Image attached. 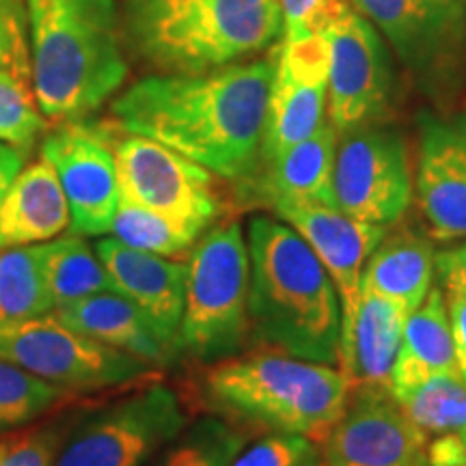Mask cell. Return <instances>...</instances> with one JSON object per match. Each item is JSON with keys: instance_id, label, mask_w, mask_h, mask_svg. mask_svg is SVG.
I'll list each match as a JSON object with an SVG mask.
<instances>
[{"instance_id": "1", "label": "cell", "mask_w": 466, "mask_h": 466, "mask_svg": "<svg viewBox=\"0 0 466 466\" xmlns=\"http://www.w3.org/2000/svg\"><path fill=\"white\" fill-rule=\"evenodd\" d=\"M275 69L277 50L212 72L143 76L110 104V124L244 186L259 168Z\"/></svg>"}, {"instance_id": "2", "label": "cell", "mask_w": 466, "mask_h": 466, "mask_svg": "<svg viewBox=\"0 0 466 466\" xmlns=\"http://www.w3.org/2000/svg\"><path fill=\"white\" fill-rule=\"evenodd\" d=\"M247 244L250 337L289 357L339 367V294L305 238L281 218L253 217Z\"/></svg>"}, {"instance_id": "3", "label": "cell", "mask_w": 466, "mask_h": 466, "mask_svg": "<svg viewBox=\"0 0 466 466\" xmlns=\"http://www.w3.org/2000/svg\"><path fill=\"white\" fill-rule=\"evenodd\" d=\"M33 89L52 124L85 121L126 83L116 0H26Z\"/></svg>"}, {"instance_id": "4", "label": "cell", "mask_w": 466, "mask_h": 466, "mask_svg": "<svg viewBox=\"0 0 466 466\" xmlns=\"http://www.w3.org/2000/svg\"><path fill=\"white\" fill-rule=\"evenodd\" d=\"M127 56L151 74H201L272 48L279 0H121Z\"/></svg>"}, {"instance_id": "5", "label": "cell", "mask_w": 466, "mask_h": 466, "mask_svg": "<svg viewBox=\"0 0 466 466\" xmlns=\"http://www.w3.org/2000/svg\"><path fill=\"white\" fill-rule=\"evenodd\" d=\"M354 387L339 367L279 352L217 360L203 378L214 410L270 434L322 442L346 412Z\"/></svg>"}, {"instance_id": "6", "label": "cell", "mask_w": 466, "mask_h": 466, "mask_svg": "<svg viewBox=\"0 0 466 466\" xmlns=\"http://www.w3.org/2000/svg\"><path fill=\"white\" fill-rule=\"evenodd\" d=\"M250 259L238 220L203 231L186 261L179 352L201 363L236 357L250 337Z\"/></svg>"}, {"instance_id": "7", "label": "cell", "mask_w": 466, "mask_h": 466, "mask_svg": "<svg viewBox=\"0 0 466 466\" xmlns=\"http://www.w3.org/2000/svg\"><path fill=\"white\" fill-rule=\"evenodd\" d=\"M0 359L74 395L154 376V367L86 337L55 313L0 322Z\"/></svg>"}, {"instance_id": "8", "label": "cell", "mask_w": 466, "mask_h": 466, "mask_svg": "<svg viewBox=\"0 0 466 466\" xmlns=\"http://www.w3.org/2000/svg\"><path fill=\"white\" fill-rule=\"evenodd\" d=\"M186 428L177 393L160 382L78 417L55 466H145Z\"/></svg>"}, {"instance_id": "9", "label": "cell", "mask_w": 466, "mask_h": 466, "mask_svg": "<svg viewBox=\"0 0 466 466\" xmlns=\"http://www.w3.org/2000/svg\"><path fill=\"white\" fill-rule=\"evenodd\" d=\"M121 199L201 229L223 214L218 175L165 145L106 126Z\"/></svg>"}, {"instance_id": "10", "label": "cell", "mask_w": 466, "mask_h": 466, "mask_svg": "<svg viewBox=\"0 0 466 466\" xmlns=\"http://www.w3.org/2000/svg\"><path fill=\"white\" fill-rule=\"evenodd\" d=\"M335 208L360 223L393 227L415 199V179L404 138L367 126L339 137L333 171Z\"/></svg>"}, {"instance_id": "11", "label": "cell", "mask_w": 466, "mask_h": 466, "mask_svg": "<svg viewBox=\"0 0 466 466\" xmlns=\"http://www.w3.org/2000/svg\"><path fill=\"white\" fill-rule=\"evenodd\" d=\"M329 42V121L339 137L376 126L391 108L393 67L378 28L357 9L324 31Z\"/></svg>"}, {"instance_id": "12", "label": "cell", "mask_w": 466, "mask_h": 466, "mask_svg": "<svg viewBox=\"0 0 466 466\" xmlns=\"http://www.w3.org/2000/svg\"><path fill=\"white\" fill-rule=\"evenodd\" d=\"M42 158L55 168L69 206V231L106 236L121 201L119 177L106 126L58 124L44 134Z\"/></svg>"}, {"instance_id": "13", "label": "cell", "mask_w": 466, "mask_h": 466, "mask_svg": "<svg viewBox=\"0 0 466 466\" xmlns=\"http://www.w3.org/2000/svg\"><path fill=\"white\" fill-rule=\"evenodd\" d=\"M270 209H275L277 218L285 220L291 229L305 238L333 279L341 302L339 370L348 376L354 322L363 299V272L367 259L389 229L360 223L343 214L341 209L322 203L277 201Z\"/></svg>"}, {"instance_id": "14", "label": "cell", "mask_w": 466, "mask_h": 466, "mask_svg": "<svg viewBox=\"0 0 466 466\" xmlns=\"http://www.w3.org/2000/svg\"><path fill=\"white\" fill-rule=\"evenodd\" d=\"M329 61L330 52L324 33L291 42L283 39L279 44L261 134L259 167L305 141L329 119Z\"/></svg>"}, {"instance_id": "15", "label": "cell", "mask_w": 466, "mask_h": 466, "mask_svg": "<svg viewBox=\"0 0 466 466\" xmlns=\"http://www.w3.org/2000/svg\"><path fill=\"white\" fill-rule=\"evenodd\" d=\"M428 445L389 389L357 387L322 453L330 466H430Z\"/></svg>"}, {"instance_id": "16", "label": "cell", "mask_w": 466, "mask_h": 466, "mask_svg": "<svg viewBox=\"0 0 466 466\" xmlns=\"http://www.w3.org/2000/svg\"><path fill=\"white\" fill-rule=\"evenodd\" d=\"M384 35L401 63L434 78L456 66L466 35L464 0H350Z\"/></svg>"}, {"instance_id": "17", "label": "cell", "mask_w": 466, "mask_h": 466, "mask_svg": "<svg viewBox=\"0 0 466 466\" xmlns=\"http://www.w3.org/2000/svg\"><path fill=\"white\" fill-rule=\"evenodd\" d=\"M415 199L432 240L466 238V113L419 121Z\"/></svg>"}, {"instance_id": "18", "label": "cell", "mask_w": 466, "mask_h": 466, "mask_svg": "<svg viewBox=\"0 0 466 466\" xmlns=\"http://www.w3.org/2000/svg\"><path fill=\"white\" fill-rule=\"evenodd\" d=\"M96 250L106 268L116 294L132 300L162 343L179 354V324L186 299V261L145 253L119 242L116 238H100Z\"/></svg>"}, {"instance_id": "19", "label": "cell", "mask_w": 466, "mask_h": 466, "mask_svg": "<svg viewBox=\"0 0 466 466\" xmlns=\"http://www.w3.org/2000/svg\"><path fill=\"white\" fill-rule=\"evenodd\" d=\"M339 132L329 119L311 137L289 147L277 160L259 167L248 184L240 186L253 201H307L335 208L333 171Z\"/></svg>"}, {"instance_id": "20", "label": "cell", "mask_w": 466, "mask_h": 466, "mask_svg": "<svg viewBox=\"0 0 466 466\" xmlns=\"http://www.w3.org/2000/svg\"><path fill=\"white\" fill-rule=\"evenodd\" d=\"M69 206L44 158L22 168L0 197V250L50 242L69 229Z\"/></svg>"}, {"instance_id": "21", "label": "cell", "mask_w": 466, "mask_h": 466, "mask_svg": "<svg viewBox=\"0 0 466 466\" xmlns=\"http://www.w3.org/2000/svg\"><path fill=\"white\" fill-rule=\"evenodd\" d=\"M52 313L78 333L132 354L151 367H165L177 357L162 343L141 309L116 291L93 294Z\"/></svg>"}, {"instance_id": "22", "label": "cell", "mask_w": 466, "mask_h": 466, "mask_svg": "<svg viewBox=\"0 0 466 466\" xmlns=\"http://www.w3.org/2000/svg\"><path fill=\"white\" fill-rule=\"evenodd\" d=\"M447 374H458L456 350L445 291L441 285H432L421 305L406 318L389 391L393 398H400L417 384Z\"/></svg>"}, {"instance_id": "23", "label": "cell", "mask_w": 466, "mask_h": 466, "mask_svg": "<svg viewBox=\"0 0 466 466\" xmlns=\"http://www.w3.org/2000/svg\"><path fill=\"white\" fill-rule=\"evenodd\" d=\"M436 250L432 238L412 229L389 233L367 259L363 288L398 302L410 316L432 289Z\"/></svg>"}, {"instance_id": "24", "label": "cell", "mask_w": 466, "mask_h": 466, "mask_svg": "<svg viewBox=\"0 0 466 466\" xmlns=\"http://www.w3.org/2000/svg\"><path fill=\"white\" fill-rule=\"evenodd\" d=\"M406 318L408 313L398 302L363 288L348 363V378L354 389H389Z\"/></svg>"}, {"instance_id": "25", "label": "cell", "mask_w": 466, "mask_h": 466, "mask_svg": "<svg viewBox=\"0 0 466 466\" xmlns=\"http://www.w3.org/2000/svg\"><path fill=\"white\" fill-rule=\"evenodd\" d=\"M44 270L55 309L102 291H115L96 247L76 233L46 242Z\"/></svg>"}, {"instance_id": "26", "label": "cell", "mask_w": 466, "mask_h": 466, "mask_svg": "<svg viewBox=\"0 0 466 466\" xmlns=\"http://www.w3.org/2000/svg\"><path fill=\"white\" fill-rule=\"evenodd\" d=\"M46 242L0 250V322L55 311L44 270Z\"/></svg>"}, {"instance_id": "27", "label": "cell", "mask_w": 466, "mask_h": 466, "mask_svg": "<svg viewBox=\"0 0 466 466\" xmlns=\"http://www.w3.org/2000/svg\"><path fill=\"white\" fill-rule=\"evenodd\" d=\"M206 229L197 225L182 223L165 214L154 212L137 203L121 199L116 208L110 233L127 247L145 250V253L162 255V258H177L188 253Z\"/></svg>"}, {"instance_id": "28", "label": "cell", "mask_w": 466, "mask_h": 466, "mask_svg": "<svg viewBox=\"0 0 466 466\" xmlns=\"http://www.w3.org/2000/svg\"><path fill=\"white\" fill-rule=\"evenodd\" d=\"M76 395L44 382L11 360L0 359V432L17 430Z\"/></svg>"}, {"instance_id": "29", "label": "cell", "mask_w": 466, "mask_h": 466, "mask_svg": "<svg viewBox=\"0 0 466 466\" xmlns=\"http://www.w3.org/2000/svg\"><path fill=\"white\" fill-rule=\"evenodd\" d=\"M244 447L247 436L236 425L206 417L179 434L154 466H229Z\"/></svg>"}, {"instance_id": "30", "label": "cell", "mask_w": 466, "mask_h": 466, "mask_svg": "<svg viewBox=\"0 0 466 466\" xmlns=\"http://www.w3.org/2000/svg\"><path fill=\"white\" fill-rule=\"evenodd\" d=\"M46 130L48 119L39 110L31 76L0 72V143L31 154Z\"/></svg>"}, {"instance_id": "31", "label": "cell", "mask_w": 466, "mask_h": 466, "mask_svg": "<svg viewBox=\"0 0 466 466\" xmlns=\"http://www.w3.org/2000/svg\"><path fill=\"white\" fill-rule=\"evenodd\" d=\"M78 417V412H63L42 428L14 439L0 456V466H55L58 450Z\"/></svg>"}, {"instance_id": "32", "label": "cell", "mask_w": 466, "mask_h": 466, "mask_svg": "<svg viewBox=\"0 0 466 466\" xmlns=\"http://www.w3.org/2000/svg\"><path fill=\"white\" fill-rule=\"evenodd\" d=\"M322 445L307 436L268 434L238 453L229 466H316Z\"/></svg>"}, {"instance_id": "33", "label": "cell", "mask_w": 466, "mask_h": 466, "mask_svg": "<svg viewBox=\"0 0 466 466\" xmlns=\"http://www.w3.org/2000/svg\"><path fill=\"white\" fill-rule=\"evenodd\" d=\"M283 14V39H305L322 35L326 28L352 11L350 0H279Z\"/></svg>"}, {"instance_id": "34", "label": "cell", "mask_w": 466, "mask_h": 466, "mask_svg": "<svg viewBox=\"0 0 466 466\" xmlns=\"http://www.w3.org/2000/svg\"><path fill=\"white\" fill-rule=\"evenodd\" d=\"M0 72L33 78L26 0H0Z\"/></svg>"}, {"instance_id": "35", "label": "cell", "mask_w": 466, "mask_h": 466, "mask_svg": "<svg viewBox=\"0 0 466 466\" xmlns=\"http://www.w3.org/2000/svg\"><path fill=\"white\" fill-rule=\"evenodd\" d=\"M436 277L442 289H458L466 294V240L436 253Z\"/></svg>"}, {"instance_id": "36", "label": "cell", "mask_w": 466, "mask_h": 466, "mask_svg": "<svg viewBox=\"0 0 466 466\" xmlns=\"http://www.w3.org/2000/svg\"><path fill=\"white\" fill-rule=\"evenodd\" d=\"M442 291H445L447 311H450L458 376L462 378V380H466V294L458 289H442Z\"/></svg>"}, {"instance_id": "37", "label": "cell", "mask_w": 466, "mask_h": 466, "mask_svg": "<svg viewBox=\"0 0 466 466\" xmlns=\"http://www.w3.org/2000/svg\"><path fill=\"white\" fill-rule=\"evenodd\" d=\"M430 466H466V442L458 436H432L428 445Z\"/></svg>"}, {"instance_id": "38", "label": "cell", "mask_w": 466, "mask_h": 466, "mask_svg": "<svg viewBox=\"0 0 466 466\" xmlns=\"http://www.w3.org/2000/svg\"><path fill=\"white\" fill-rule=\"evenodd\" d=\"M26 158L28 154H25V151L0 143V197L7 192L9 186L14 184V179L26 167Z\"/></svg>"}, {"instance_id": "39", "label": "cell", "mask_w": 466, "mask_h": 466, "mask_svg": "<svg viewBox=\"0 0 466 466\" xmlns=\"http://www.w3.org/2000/svg\"><path fill=\"white\" fill-rule=\"evenodd\" d=\"M9 442H11L9 439H7V441H0V456H3V453H5V451H7Z\"/></svg>"}, {"instance_id": "40", "label": "cell", "mask_w": 466, "mask_h": 466, "mask_svg": "<svg viewBox=\"0 0 466 466\" xmlns=\"http://www.w3.org/2000/svg\"><path fill=\"white\" fill-rule=\"evenodd\" d=\"M316 466H330V462H329V460H326V458H324V453H322V458H319V462H318Z\"/></svg>"}, {"instance_id": "41", "label": "cell", "mask_w": 466, "mask_h": 466, "mask_svg": "<svg viewBox=\"0 0 466 466\" xmlns=\"http://www.w3.org/2000/svg\"><path fill=\"white\" fill-rule=\"evenodd\" d=\"M464 5H466V0H464Z\"/></svg>"}]
</instances>
